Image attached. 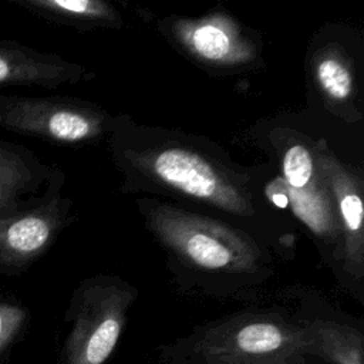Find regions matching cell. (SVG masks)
Instances as JSON below:
<instances>
[{
  "label": "cell",
  "mask_w": 364,
  "mask_h": 364,
  "mask_svg": "<svg viewBox=\"0 0 364 364\" xmlns=\"http://www.w3.org/2000/svg\"><path fill=\"white\" fill-rule=\"evenodd\" d=\"M112 162L124 189L169 198L172 203L220 218L245 230L272 252L291 245L293 235L262 198L252 166L200 135L136 124L115 115L109 132Z\"/></svg>",
  "instance_id": "6da1fadb"
},
{
  "label": "cell",
  "mask_w": 364,
  "mask_h": 364,
  "mask_svg": "<svg viewBox=\"0 0 364 364\" xmlns=\"http://www.w3.org/2000/svg\"><path fill=\"white\" fill-rule=\"evenodd\" d=\"M146 230L182 279L209 291H233L273 276V252L237 226L169 200L136 199Z\"/></svg>",
  "instance_id": "7a4b0ae2"
},
{
  "label": "cell",
  "mask_w": 364,
  "mask_h": 364,
  "mask_svg": "<svg viewBox=\"0 0 364 364\" xmlns=\"http://www.w3.org/2000/svg\"><path fill=\"white\" fill-rule=\"evenodd\" d=\"M260 149L270 164L253 168L256 185L273 209L289 210L337 274L341 237L334 200L314 152V136L283 124L263 127Z\"/></svg>",
  "instance_id": "3957f363"
},
{
  "label": "cell",
  "mask_w": 364,
  "mask_h": 364,
  "mask_svg": "<svg viewBox=\"0 0 364 364\" xmlns=\"http://www.w3.org/2000/svg\"><path fill=\"white\" fill-rule=\"evenodd\" d=\"M306 320L245 311L205 324L169 346L181 364H276L307 354Z\"/></svg>",
  "instance_id": "277c9868"
},
{
  "label": "cell",
  "mask_w": 364,
  "mask_h": 364,
  "mask_svg": "<svg viewBox=\"0 0 364 364\" xmlns=\"http://www.w3.org/2000/svg\"><path fill=\"white\" fill-rule=\"evenodd\" d=\"M138 297L131 283L112 274L82 280L73 293L61 364H105L114 354Z\"/></svg>",
  "instance_id": "5b68a950"
},
{
  "label": "cell",
  "mask_w": 364,
  "mask_h": 364,
  "mask_svg": "<svg viewBox=\"0 0 364 364\" xmlns=\"http://www.w3.org/2000/svg\"><path fill=\"white\" fill-rule=\"evenodd\" d=\"M161 34L183 57L213 75L260 68L262 41L225 11L199 17L168 16L158 23Z\"/></svg>",
  "instance_id": "8992f818"
},
{
  "label": "cell",
  "mask_w": 364,
  "mask_h": 364,
  "mask_svg": "<svg viewBox=\"0 0 364 364\" xmlns=\"http://www.w3.org/2000/svg\"><path fill=\"white\" fill-rule=\"evenodd\" d=\"M115 115L68 97L0 95V128L46 141L78 145L108 136Z\"/></svg>",
  "instance_id": "52a82bcc"
},
{
  "label": "cell",
  "mask_w": 364,
  "mask_h": 364,
  "mask_svg": "<svg viewBox=\"0 0 364 364\" xmlns=\"http://www.w3.org/2000/svg\"><path fill=\"white\" fill-rule=\"evenodd\" d=\"M314 152L331 192L341 237L337 277L361 293L364 277L363 175L346 164L324 138H314Z\"/></svg>",
  "instance_id": "ba28073f"
},
{
  "label": "cell",
  "mask_w": 364,
  "mask_h": 364,
  "mask_svg": "<svg viewBox=\"0 0 364 364\" xmlns=\"http://www.w3.org/2000/svg\"><path fill=\"white\" fill-rule=\"evenodd\" d=\"M306 61L309 85L321 108L347 124L361 122L363 102L357 64L341 34L328 28L316 36Z\"/></svg>",
  "instance_id": "9c48e42d"
},
{
  "label": "cell",
  "mask_w": 364,
  "mask_h": 364,
  "mask_svg": "<svg viewBox=\"0 0 364 364\" xmlns=\"http://www.w3.org/2000/svg\"><path fill=\"white\" fill-rule=\"evenodd\" d=\"M71 202L47 195L24 210L0 218V267L26 269L44 255L65 226Z\"/></svg>",
  "instance_id": "30bf717a"
},
{
  "label": "cell",
  "mask_w": 364,
  "mask_h": 364,
  "mask_svg": "<svg viewBox=\"0 0 364 364\" xmlns=\"http://www.w3.org/2000/svg\"><path fill=\"white\" fill-rule=\"evenodd\" d=\"M92 74L58 55L38 53L18 43L0 41V85H40L55 88L75 84Z\"/></svg>",
  "instance_id": "8fae6325"
},
{
  "label": "cell",
  "mask_w": 364,
  "mask_h": 364,
  "mask_svg": "<svg viewBox=\"0 0 364 364\" xmlns=\"http://www.w3.org/2000/svg\"><path fill=\"white\" fill-rule=\"evenodd\" d=\"M47 173L30 152L0 142V218L28 208L23 198L34 192Z\"/></svg>",
  "instance_id": "7c38bea8"
},
{
  "label": "cell",
  "mask_w": 364,
  "mask_h": 364,
  "mask_svg": "<svg viewBox=\"0 0 364 364\" xmlns=\"http://www.w3.org/2000/svg\"><path fill=\"white\" fill-rule=\"evenodd\" d=\"M33 13L80 30L121 28L124 18L114 4L104 0H20Z\"/></svg>",
  "instance_id": "4fadbf2b"
},
{
  "label": "cell",
  "mask_w": 364,
  "mask_h": 364,
  "mask_svg": "<svg viewBox=\"0 0 364 364\" xmlns=\"http://www.w3.org/2000/svg\"><path fill=\"white\" fill-rule=\"evenodd\" d=\"M309 334L307 354H314L331 364H363L361 333L334 320H306Z\"/></svg>",
  "instance_id": "5bb4252c"
},
{
  "label": "cell",
  "mask_w": 364,
  "mask_h": 364,
  "mask_svg": "<svg viewBox=\"0 0 364 364\" xmlns=\"http://www.w3.org/2000/svg\"><path fill=\"white\" fill-rule=\"evenodd\" d=\"M27 321V311L11 303L0 301V353L16 338Z\"/></svg>",
  "instance_id": "9a60e30c"
},
{
  "label": "cell",
  "mask_w": 364,
  "mask_h": 364,
  "mask_svg": "<svg viewBox=\"0 0 364 364\" xmlns=\"http://www.w3.org/2000/svg\"><path fill=\"white\" fill-rule=\"evenodd\" d=\"M296 358V357H294ZM294 358H289V360H283V361H279V363H276V364H296L293 360Z\"/></svg>",
  "instance_id": "2e32d148"
}]
</instances>
